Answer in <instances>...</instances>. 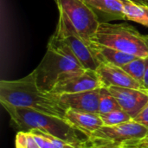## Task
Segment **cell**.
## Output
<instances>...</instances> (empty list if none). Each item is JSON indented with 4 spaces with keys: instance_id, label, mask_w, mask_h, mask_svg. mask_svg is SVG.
<instances>
[{
    "instance_id": "7",
    "label": "cell",
    "mask_w": 148,
    "mask_h": 148,
    "mask_svg": "<svg viewBox=\"0 0 148 148\" xmlns=\"http://www.w3.org/2000/svg\"><path fill=\"white\" fill-rule=\"evenodd\" d=\"M58 9L63 10L78 33L88 42L101 23L95 11L82 0H55Z\"/></svg>"
},
{
    "instance_id": "19",
    "label": "cell",
    "mask_w": 148,
    "mask_h": 148,
    "mask_svg": "<svg viewBox=\"0 0 148 148\" xmlns=\"http://www.w3.org/2000/svg\"><path fill=\"white\" fill-rule=\"evenodd\" d=\"M104 126H114L133 121V118L124 110H115L100 114Z\"/></svg>"
},
{
    "instance_id": "1",
    "label": "cell",
    "mask_w": 148,
    "mask_h": 148,
    "mask_svg": "<svg viewBox=\"0 0 148 148\" xmlns=\"http://www.w3.org/2000/svg\"><path fill=\"white\" fill-rule=\"evenodd\" d=\"M0 101L62 119L65 118L67 112L60 101L59 95L45 93L38 88L33 71L18 80L1 81Z\"/></svg>"
},
{
    "instance_id": "3",
    "label": "cell",
    "mask_w": 148,
    "mask_h": 148,
    "mask_svg": "<svg viewBox=\"0 0 148 148\" xmlns=\"http://www.w3.org/2000/svg\"><path fill=\"white\" fill-rule=\"evenodd\" d=\"M91 42L137 57L148 56V35L140 33L133 26L125 23H101Z\"/></svg>"
},
{
    "instance_id": "16",
    "label": "cell",
    "mask_w": 148,
    "mask_h": 148,
    "mask_svg": "<svg viewBox=\"0 0 148 148\" xmlns=\"http://www.w3.org/2000/svg\"><path fill=\"white\" fill-rule=\"evenodd\" d=\"M148 67V56L147 57H137L127 64L121 67L124 69L130 76L136 80L142 87L143 78L145 72Z\"/></svg>"
},
{
    "instance_id": "26",
    "label": "cell",
    "mask_w": 148,
    "mask_h": 148,
    "mask_svg": "<svg viewBox=\"0 0 148 148\" xmlns=\"http://www.w3.org/2000/svg\"><path fill=\"white\" fill-rule=\"evenodd\" d=\"M146 139H148V135H147V137H146Z\"/></svg>"
},
{
    "instance_id": "27",
    "label": "cell",
    "mask_w": 148,
    "mask_h": 148,
    "mask_svg": "<svg viewBox=\"0 0 148 148\" xmlns=\"http://www.w3.org/2000/svg\"><path fill=\"white\" fill-rule=\"evenodd\" d=\"M141 146H142V145H141ZM143 147H144V146H143ZM147 147V148H148V147Z\"/></svg>"
},
{
    "instance_id": "14",
    "label": "cell",
    "mask_w": 148,
    "mask_h": 148,
    "mask_svg": "<svg viewBox=\"0 0 148 148\" xmlns=\"http://www.w3.org/2000/svg\"><path fill=\"white\" fill-rule=\"evenodd\" d=\"M91 47L101 62L109 63L118 67H122L137 58L135 56L125 53L114 48L95 43L94 42H91Z\"/></svg>"
},
{
    "instance_id": "4",
    "label": "cell",
    "mask_w": 148,
    "mask_h": 148,
    "mask_svg": "<svg viewBox=\"0 0 148 148\" xmlns=\"http://www.w3.org/2000/svg\"><path fill=\"white\" fill-rule=\"evenodd\" d=\"M147 135V127L133 120L119 125L102 126L88 136L82 148H126Z\"/></svg>"
},
{
    "instance_id": "6",
    "label": "cell",
    "mask_w": 148,
    "mask_h": 148,
    "mask_svg": "<svg viewBox=\"0 0 148 148\" xmlns=\"http://www.w3.org/2000/svg\"><path fill=\"white\" fill-rule=\"evenodd\" d=\"M59 10V19L54 36L62 40L73 51L85 69L96 70L101 63L96 57L91 47V42L86 41L75 29L65 12Z\"/></svg>"
},
{
    "instance_id": "10",
    "label": "cell",
    "mask_w": 148,
    "mask_h": 148,
    "mask_svg": "<svg viewBox=\"0 0 148 148\" xmlns=\"http://www.w3.org/2000/svg\"><path fill=\"white\" fill-rule=\"evenodd\" d=\"M96 72L99 75L102 87H121L142 89L141 85L121 67L101 62L97 68Z\"/></svg>"
},
{
    "instance_id": "5",
    "label": "cell",
    "mask_w": 148,
    "mask_h": 148,
    "mask_svg": "<svg viewBox=\"0 0 148 148\" xmlns=\"http://www.w3.org/2000/svg\"><path fill=\"white\" fill-rule=\"evenodd\" d=\"M84 69L78 61L47 47L43 58L33 72L38 88L45 93H51L58 82Z\"/></svg>"
},
{
    "instance_id": "18",
    "label": "cell",
    "mask_w": 148,
    "mask_h": 148,
    "mask_svg": "<svg viewBox=\"0 0 148 148\" xmlns=\"http://www.w3.org/2000/svg\"><path fill=\"white\" fill-rule=\"evenodd\" d=\"M29 132L33 134L36 140L41 148H65L69 144H70L40 130H31Z\"/></svg>"
},
{
    "instance_id": "13",
    "label": "cell",
    "mask_w": 148,
    "mask_h": 148,
    "mask_svg": "<svg viewBox=\"0 0 148 148\" xmlns=\"http://www.w3.org/2000/svg\"><path fill=\"white\" fill-rule=\"evenodd\" d=\"M99 17L101 23L109 20H127L121 0H82Z\"/></svg>"
},
{
    "instance_id": "22",
    "label": "cell",
    "mask_w": 148,
    "mask_h": 148,
    "mask_svg": "<svg viewBox=\"0 0 148 148\" xmlns=\"http://www.w3.org/2000/svg\"><path fill=\"white\" fill-rule=\"evenodd\" d=\"M142 90H148V67L145 72L143 82H142Z\"/></svg>"
},
{
    "instance_id": "24",
    "label": "cell",
    "mask_w": 148,
    "mask_h": 148,
    "mask_svg": "<svg viewBox=\"0 0 148 148\" xmlns=\"http://www.w3.org/2000/svg\"><path fill=\"white\" fill-rule=\"evenodd\" d=\"M65 148H82V147L80 146H75V145H72V144H69Z\"/></svg>"
},
{
    "instance_id": "23",
    "label": "cell",
    "mask_w": 148,
    "mask_h": 148,
    "mask_svg": "<svg viewBox=\"0 0 148 148\" xmlns=\"http://www.w3.org/2000/svg\"><path fill=\"white\" fill-rule=\"evenodd\" d=\"M126 148H147V147H143V146H141V145H140V144H138V143H134V144H131V145L127 146Z\"/></svg>"
},
{
    "instance_id": "8",
    "label": "cell",
    "mask_w": 148,
    "mask_h": 148,
    "mask_svg": "<svg viewBox=\"0 0 148 148\" xmlns=\"http://www.w3.org/2000/svg\"><path fill=\"white\" fill-rule=\"evenodd\" d=\"M101 88H102V84L96 70L84 69L58 82L51 93L56 95L74 94Z\"/></svg>"
},
{
    "instance_id": "21",
    "label": "cell",
    "mask_w": 148,
    "mask_h": 148,
    "mask_svg": "<svg viewBox=\"0 0 148 148\" xmlns=\"http://www.w3.org/2000/svg\"><path fill=\"white\" fill-rule=\"evenodd\" d=\"M134 121L143 125L148 128V104L141 110V112L134 119Z\"/></svg>"
},
{
    "instance_id": "20",
    "label": "cell",
    "mask_w": 148,
    "mask_h": 148,
    "mask_svg": "<svg viewBox=\"0 0 148 148\" xmlns=\"http://www.w3.org/2000/svg\"><path fill=\"white\" fill-rule=\"evenodd\" d=\"M16 148H41L31 132L19 131L16 135Z\"/></svg>"
},
{
    "instance_id": "11",
    "label": "cell",
    "mask_w": 148,
    "mask_h": 148,
    "mask_svg": "<svg viewBox=\"0 0 148 148\" xmlns=\"http://www.w3.org/2000/svg\"><path fill=\"white\" fill-rule=\"evenodd\" d=\"M59 98L62 105L67 110L99 114L100 88L74 94H62L59 95Z\"/></svg>"
},
{
    "instance_id": "12",
    "label": "cell",
    "mask_w": 148,
    "mask_h": 148,
    "mask_svg": "<svg viewBox=\"0 0 148 148\" xmlns=\"http://www.w3.org/2000/svg\"><path fill=\"white\" fill-rule=\"evenodd\" d=\"M64 120L75 129L83 133L87 137L104 126L99 114L68 109Z\"/></svg>"
},
{
    "instance_id": "9",
    "label": "cell",
    "mask_w": 148,
    "mask_h": 148,
    "mask_svg": "<svg viewBox=\"0 0 148 148\" xmlns=\"http://www.w3.org/2000/svg\"><path fill=\"white\" fill-rule=\"evenodd\" d=\"M108 88L116 98L121 109L127 112L133 120L148 104V94L145 90L121 87Z\"/></svg>"
},
{
    "instance_id": "2",
    "label": "cell",
    "mask_w": 148,
    "mask_h": 148,
    "mask_svg": "<svg viewBox=\"0 0 148 148\" xmlns=\"http://www.w3.org/2000/svg\"><path fill=\"white\" fill-rule=\"evenodd\" d=\"M0 103L10 115L11 123L19 131L40 130L80 147H83L88 139L83 133L73 127L64 119L48 115L30 108H17L1 101Z\"/></svg>"
},
{
    "instance_id": "17",
    "label": "cell",
    "mask_w": 148,
    "mask_h": 148,
    "mask_svg": "<svg viewBox=\"0 0 148 148\" xmlns=\"http://www.w3.org/2000/svg\"><path fill=\"white\" fill-rule=\"evenodd\" d=\"M121 109L116 98L109 91L108 88L102 87L100 88L99 99V114H107L112 111Z\"/></svg>"
},
{
    "instance_id": "25",
    "label": "cell",
    "mask_w": 148,
    "mask_h": 148,
    "mask_svg": "<svg viewBox=\"0 0 148 148\" xmlns=\"http://www.w3.org/2000/svg\"><path fill=\"white\" fill-rule=\"evenodd\" d=\"M145 91H146V92H147V93L148 94V90H145Z\"/></svg>"
},
{
    "instance_id": "15",
    "label": "cell",
    "mask_w": 148,
    "mask_h": 148,
    "mask_svg": "<svg viewBox=\"0 0 148 148\" xmlns=\"http://www.w3.org/2000/svg\"><path fill=\"white\" fill-rule=\"evenodd\" d=\"M124 14L127 20L148 27V6L129 1L124 2Z\"/></svg>"
}]
</instances>
